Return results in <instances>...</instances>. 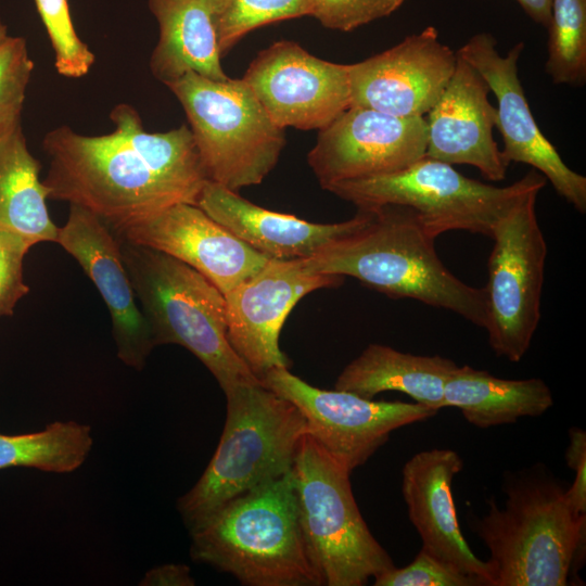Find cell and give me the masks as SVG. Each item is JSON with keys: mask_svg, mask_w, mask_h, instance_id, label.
Here are the masks:
<instances>
[{"mask_svg": "<svg viewBox=\"0 0 586 586\" xmlns=\"http://www.w3.org/2000/svg\"><path fill=\"white\" fill-rule=\"evenodd\" d=\"M443 398L444 408H458L469 423L481 429L538 417L553 405L551 391L542 379H500L467 365L451 372Z\"/></svg>", "mask_w": 586, "mask_h": 586, "instance_id": "cell-24", "label": "cell"}, {"mask_svg": "<svg viewBox=\"0 0 586 586\" xmlns=\"http://www.w3.org/2000/svg\"><path fill=\"white\" fill-rule=\"evenodd\" d=\"M55 242L79 263L102 296L111 315L117 357L141 370L155 345L113 230L93 213L69 204Z\"/></svg>", "mask_w": 586, "mask_h": 586, "instance_id": "cell-18", "label": "cell"}, {"mask_svg": "<svg viewBox=\"0 0 586 586\" xmlns=\"http://www.w3.org/2000/svg\"><path fill=\"white\" fill-rule=\"evenodd\" d=\"M50 160L43 183L49 199L88 209L113 232L152 217L178 203L190 204L155 175L113 130L86 136L59 126L46 133Z\"/></svg>", "mask_w": 586, "mask_h": 586, "instance_id": "cell-6", "label": "cell"}, {"mask_svg": "<svg viewBox=\"0 0 586 586\" xmlns=\"http://www.w3.org/2000/svg\"><path fill=\"white\" fill-rule=\"evenodd\" d=\"M462 468L461 457L453 449L417 453L403 468V497L421 549L492 586V568L471 550L456 513L451 486Z\"/></svg>", "mask_w": 586, "mask_h": 586, "instance_id": "cell-20", "label": "cell"}, {"mask_svg": "<svg viewBox=\"0 0 586 586\" xmlns=\"http://www.w3.org/2000/svg\"><path fill=\"white\" fill-rule=\"evenodd\" d=\"M546 179L531 170L506 187L469 178L453 165L423 156L386 175L342 181L326 190L358 208L400 205L411 208L429 235L451 230L492 235L497 221L526 193L542 190Z\"/></svg>", "mask_w": 586, "mask_h": 586, "instance_id": "cell-9", "label": "cell"}, {"mask_svg": "<svg viewBox=\"0 0 586 586\" xmlns=\"http://www.w3.org/2000/svg\"><path fill=\"white\" fill-rule=\"evenodd\" d=\"M523 49L524 43L520 41L501 55L495 37L484 31L469 38L457 54L481 74L497 100L496 128L504 141L501 154L506 162L532 166L561 198L584 214L586 177L564 163L532 114L518 74Z\"/></svg>", "mask_w": 586, "mask_h": 586, "instance_id": "cell-13", "label": "cell"}, {"mask_svg": "<svg viewBox=\"0 0 586 586\" xmlns=\"http://www.w3.org/2000/svg\"><path fill=\"white\" fill-rule=\"evenodd\" d=\"M198 206L245 244L275 259H306L331 241L355 231L371 216L358 208L348 220L318 224L258 206L221 184L208 181Z\"/></svg>", "mask_w": 586, "mask_h": 586, "instance_id": "cell-21", "label": "cell"}, {"mask_svg": "<svg viewBox=\"0 0 586 586\" xmlns=\"http://www.w3.org/2000/svg\"><path fill=\"white\" fill-rule=\"evenodd\" d=\"M570 444L565 451L568 467L575 472L573 484L565 496L576 515L586 514V433L577 426L569 430Z\"/></svg>", "mask_w": 586, "mask_h": 586, "instance_id": "cell-35", "label": "cell"}, {"mask_svg": "<svg viewBox=\"0 0 586 586\" xmlns=\"http://www.w3.org/2000/svg\"><path fill=\"white\" fill-rule=\"evenodd\" d=\"M124 265L154 345L177 344L192 353L221 390L259 383L231 346L225 295L187 264L120 240Z\"/></svg>", "mask_w": 586, "mask_h": 586, "instance_id": "cell-5", "label": "cell"}, {"mask_svg": "<svg viewBox=\"0 0 586 586\" xmlns=\"http://www.w3.org/2000/svg\"><path fill=\"white\" fill-rule=\"evenodd\" d=\"M456 367L440 355H413L370 344L343 369L334 387L371 399L383 392H400L438 411L444 408L445 383Z\"/></svg>", "mask_w": 586, "mask_h": 586, "instance_id": "cell-23", "label": "cell"}, {"mask_svg": "<svg viewBox=\"0 0 586 586\" xmlns=\"http://www.w3.org/2000/svg\"><path fill=\"white\" fill-rule=\"evenodd\" d=\"M455 72L424 116L426 157L449 165H471L491 181L507 176L506 162L494 139L497 110L481 74L457 54Z\"/></svg>", "mask_w": 586, "mask_h": 586, "instance_id": "cell-19", "label": "cell"}, {"mask_svg": "<svg viewBox=\"0 0 586 586\" xmlns=\"http://www.w3.org/2000/svg\"><path fill=\"white\" fill-rule=\"evenodd\" d=\"M540 190L522 196L495 225L484 286V329L494 353L520 361L540 320L547 243L536 215Z\"/></svg>", "mask_w": 586, "mask_h": 586, "instance_id": "cell-10", "label": "cell"}, {"mask_svg": "<svg viewBox=\"0 0 586 586\" xmlns=\"http://www.w3.org/2000/svg\"><path fill=\"white\" fill-rule=\"evenodd\" d=\"M227 415L218 446L194 486L177 502L193 528L239 495L291 471L305 418L288 399L259 383L225 392Z\"/></svg>", "mask_w": 586, "mask_h": 586, "instance_id": "cell-4", "label": "cell"}, {"mask_svg": "<svg viewBox=\"0 0 586 586\" xmlns=\"http://www.w3.org/2000/svg\"><path fill=\"white\" fill-rule=\"evenodd\" d=\"M311 10L313 0H215L219 50L225 55L255 28L310 16Z\"/></svg>", "mask_w": 586, "mask_h": 586, "instance_id": "cell-29", "label": "cell"}, {"mask_svg": "<svg viewBox=\"0 0 586 586\" xmlns=\"http://www.w3.org/2000/svg\"><path fill=\"white\" fill-rule=\"evenodd\" d=\"M115 234L120 240L156 250L187 264L224 295L269 260L198 205L188 203L175 204Z\"/></svg>", "mask_w": 586, "mask_h": 586, "instance_id": "cell-17", "label": "cell"}, {"mask_svg": "<svg viewBox=\"0 0 586 586\" xmlns=\"http://www.w3.org/2000/svg\"><path fill=\"white\" fill-rule=\"evenodd\" d=\"M374 586H485L475 576L420 549L413 561L404 568H392L373 577Z\"/></svg>", "mask_w": 586, "mask_h": 586, "instance_id": "cell-32", "label": "cell"}, {"mask_svg": "<svg viewBox=\"0 0 586 586\" xmlns=\"http://www.w3.org/2000/svg\"><path fill=\"white\" fill-rule=\"evenodd\" d=\"M457 52L434 26L392 48L348 64L351 106L398 117H424L438 100L457 65Z\"/></svg>", "mask_w": 586, "mask_h": 586, "instance_id": "cell-16", "label": "cell"}, {"mask_svg": "<svg viewBox=\"0 0 586 586\" xmlns=\"http://www.w3.org/2000/svg\"><path fill=\"white\" fill-rule=\"evenodd\" d=\"M191 570L182 563H168L149 570L141 578L140 586H193Z\"/></svg>", "mask_w": 586, "mask_h": 586, "instance_id": "cell-36", "label": "cell"}, {"mask_svg": "<svg viewBox=\"0 0 586 586\" xmlns=\"http://www.w3.org/2000/svg\"><path fill=\"white\" fill-rule=\"evenodd\" d=\"M110 119L114 131L155 175L198 205L209 180L187 125L165 132L146 131L137 110L127 103L115 105Z\"/></svg>", "mask_w": 586, "mask_h": 586, "instance_id": "cell-26", "label": "cell"}, {"mask_svg": "<svg viewBox=\"0 0 586 586\" xmlns=\"http://www.w3.org/2000/svg\"><path fill=\"white\" fill-rule=\"evenodd\" d=\"M40 162L27 148L22 124L0 135V230L17 233L35 244L55 242L49 189L40 180Z\"/></svg>", "mask_w": 586, "mask_h": 586, "instance_id": "cell-25", "label": "cell"}, {"mask_svg": "<svg viewBox=\"0 0 586 586\" xmlns=\"http://www.w3.org/2000/svg\"><path fill=\"white\" fill-rule=\"evenodd\" d=\"M8 37H9L8 28L0 18V46L7 40Z\"/></svg>", "mask_w": 586, "mask_h": 586, "instance_id": "cell-38", "label": "cell"}, {"mask_svg": "<svg viewBox=\"0 0 586 586\" xmlns=\"http://www.w3.org/2000/svg\"><path fill=\"white\" fill-rule=\"evenodd\" d=\"M349 472L307 433L291 468L300 524L323 585L362 586L395 566L354 498Z\"/></svg>", "mask_w": 586, "mask_h": 586, "instance_id": "cell-8", "label": "cell"}, {"mask_svg": "<svg viewBox=\"0 0 586 586\" xmlns=\"http://www.w3.org/2000/svg\"><path fill=\"white\" fill-rule=\"evenodd\" d=\"M524 12L537 24L547 26L552 0H515Z\"/></svg>", "mask_w": 586, "mask_h": 586, "instance_id": "cell-37", "label": "cell"}, {"mask_svg": "<svg viewBox=\"0 0 586 586\" xmlns=\"http://www.w3.org/2000/svg\"><path fill=\"white\" fill-rule=\"evenodd\" d=\"M370 219L303 259L315 273L352 277L393 298H412L484 328V288L458 279L440 259L435 239L406 206L371 207Z\"/></svg>", "mask_w": 586, "mask_h": 586, "instance_id": "cell-1", "label": "cell"}, {"mask_svg": "<svg viewBox=\"0 0 586 586\" xmlns=\"http://www.w3.org/2000/svg\"><path fill=\"white\" fill-rule=\"evenodd\" d=\"M33 245L17 233L0 230V317L13 315L16 303L29 292L23 265Z\"/></svg>", "mask_w": 586, "mask_h": 586, "instance_id": "cell-34", "label": "cell"}, {"mask_svg": "<svg viewBox=\"0 0 586 586\" xmlns=\"http://www.w3.org/2000/svg\"><path fill=\"white\" fill-rule=\"evenodd\" d=\"M242 79L283 129L322 130L351 106L348 64L319 59L291 40L262 50Z\"/></svg>", "mask_w": 586, "mask_h": 586, "instance_id": "cell-12", "label": "cell"}, {"mask_svg": "<svg viewBox=\"0 0 586 586\" xmlns=\"http://www.w3.org/2000/svg\"><path fill=\"white\" fill-rule=\"evenodd\" d=\"M49 36L54 67L66 78H80L89 73L95 61L94 53L77 35L68 0H34Z\"/></svg>", "mask_w": 586, "mask_h": 586, "instance_id": "cell-30", "label": "cell"}, {"mask_svg": "<svg viewBox=\"0 0 586 586\" xmlns=\"http://www.w3.org/2000/svg\"><path fill=\"white\" fill-rule=\"evenodd\" d=\"M546 73L556 85L586 81V0H552Z\"/></svg>", "mask_w": 586, "mask_h": 586, "instance_id": "cell-28", "label": "cell"}, {"mask_svg": "<svg viewBox=\"0 0 586 586\" xmlns=\"http://www.w3.org/2000/svg\"><path fill=\"white\" fill-rule=\"evenodd\" d=\"M158 25L150 58L152 75L164 85L189 72L226 80L215 18V0H148Z\"/></svg>", "mask_w": 586, "mask_h": 586, "instance_id": "cell-22", "label": "cell"}, {"mask_svg": "<svg viewBox=\"0 0 586 586\" xmlns=\"http://www.w3.org/2000/svg\"><path fill=\"white\" fill-rule=\"evenodd\" d=\"M34 67L25 38L9 36L0 46V135L22 124Z\"/></svg>", "mask_w": 586, "mask_h": 586, "instance_id": "cell-31", "label": "cell"}, {"mask_svg": "<svg viewBox=\"0 0 586 586\" xmlns=\"http://www.w3.org/2000/svg\"><path fill=\"white\" fill-rule=\"evenodd\" d=\"M260 382L301 411L308 434L349 473L384 445L394 430L437 412L418 403L373 400L336 388H318L288 368L268 371Z\"/></svg>", "mask_w": 586, "mask_h": 586, "instance_id": "cell-11", "label": "cell"}, {"mask_svg": "<svg viewBox=\"0 0 586 586\" xmlns=\"http://www.w3.org/2000/svg\"><path fill=\"white\" fill-rule=\"evenodd\" d=\"M165 86L183 107L209 181L238 192L262 183L276 167L285 129L242 78L213 80L189 72Z\"/></svg>", "mask_w": 586, "mask_h": 586, "instance_id": "cell-7", "label": "cell"}, {"mask_svg": "<svg viewBox=\"0 0 586 586\" xmlns=\"http://www.w3.org/2000/svg\"><path fill=\"white\" fill-rule=\"evenodd\" d=\"M92 445L91 428L76 421H55L34 433H0V470L25 467L73 472L85 462Z\"/></svg>", "mask_w": 586, "mask_h": 586, "instance_id": "cell-27", "label": "cell"}, {"mask_svg": "<svg viewBox=\"0 0 586 586\" xmlns=\"http://www.w3.org/2000/svg\"><path fill=\"white\" fill-rule=\"evenodd\" d=\"M343 281L340 276L308 271L303 259L269 258L259 271L225 294L228 340L259 380L272 369L291 366L279 336L297 302Z\"/></svg>", "mask_w": 586, "mask_h": 586, "instance_id": "cell-14", "label": "cell"}, {"mask_svg": "<svg viewBox=\"0 0 586 586\" xmlns=\"http://www.w3.org/2000/svg\"><path fill=\"white\" fill-rule=\"evenodd\" d=\"M407 0H313L311 15L326 28L352 31L386 17Z\"/></svg>", "mask_w": 586, "mask_h": 586, "instance_id": "cell-33", "label": "cell"}, {"mask_svg": "<svg viewBox=\"0 0 586 586\" xmlns=\"http://www.w3.org/2000/svg\"><path fill=\"white\" fill-rule=\"evenodd\" d=\"M502 486L505 507L492 498L487 514L470 519L491 553L492 586L568 585L585 560L586 514L571 510L566 488L539 464Z\"/></svg>", "mask_w": 586, "mask_h": 586, "instance_id": "cell-2", "label": "cell"}, {"mask_svg": "<svg viewBox=\"0 0 586 586\" xmlns=\"http://www.w3.org/2000/svg\"><path fill=\"white\" fill-rule=\"evenodd\" d=\"M191 558L247 586H319L291 471L220 507L190 530Z\"/></svg>", "mask_w": 586, "mask_h": 586, "instance_id": "cell-3", "label": "cell"}, {"mask_svg": "<svg viewBox=\"0 0 586 586\" xmlns=\"http://www.w3.org/2000/svg\"><path fill=\"white\" fill-rule=\"evenodd\" d=\"M424 117L349 106L318 131L307 162L322 189L402 170L425 155Z\"/></svg>", "mask_w": 586, "mask_h": 586, "instance_id": "cell-15", "label": "cell"}]
</instances>
